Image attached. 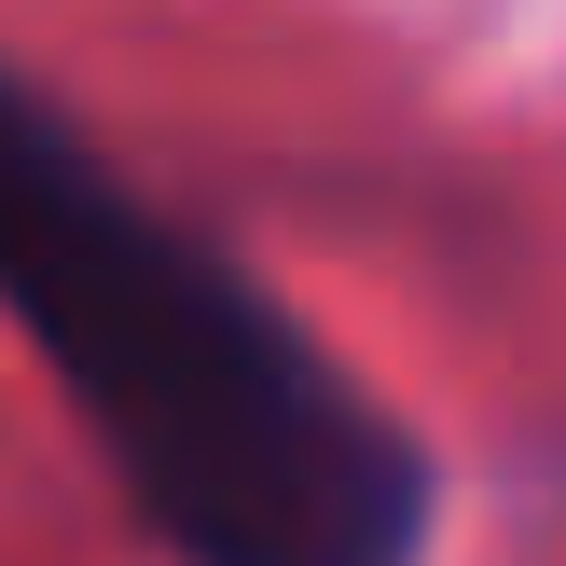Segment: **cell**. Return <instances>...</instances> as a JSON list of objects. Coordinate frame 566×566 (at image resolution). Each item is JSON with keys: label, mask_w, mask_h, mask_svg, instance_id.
Returning a JSON list of instances; mask_svg holds the SVG:
<instances>
[{"label": "cell", "mask_w": 566, "mask_h": 566, "mask_svg": "<svg viewBox=\"0 0 566 566\" xmlns=\"http://www.w3.org/2000/svg\"><path fill=\"white\" fill-rule=\"evenodd\" d=\"M0 318L70 387L83 442L166 566H415V429L180 208L125 180L0 55Z\"/></svg>", "instance_id": "6da1fadb"}]
</instances>
